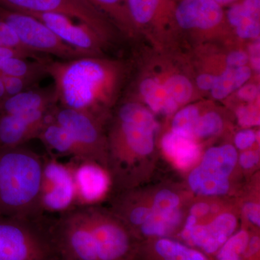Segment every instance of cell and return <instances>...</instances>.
Wrapping results in <instances>:
<instances>
[{
    "mask_svg": "<svg viewBox=\"0 0 260 260\" xmlns=\"http://www.w3.org/2000/svg\"><path fill=\"white\" fill-rule=\"evenodd\" d=\"M259 95V87L257 84L246 83L237 90V96L239 100L251 104L258 99Z\"/></svg>",
    "mask_w": 260,
    "mask_h": 260,
    "instance_id": "8d00e7d4",
    "label": "cell"
},
{
    "mask_svg": "<svg viewBox=\"0 0 260 260\" xmlns=\"http://www.w3.org/2000/svg\"><path fill=\"white\" fill-rule=\"evenodd\" d=\"M249 55V63L250 62L251 70H254L256 73L259 72V41L256 40L251 44L249 47V51H247Z\"/></svg>",
    "mask_w": 260,
    "mask_h": 260,
    "instance_id": "b9f144b4",
    "label": "cell"
},
{
    "mask_svg": "<svg viewBox=\"0 0 260 260\" xmlns=\"http://www.w3.org/2000/svg\"><path fill=\"white\" fill-rule=\"evenodd\" d=\"M110 119L108 170L116 187L128 190L136 184L141 162L153 153L158 123L146 106L129 99Z\"/></svg>",
    "mask_w": 260,
    "mask_h": 260,
    "instance_id": "7a4b0ae2",
    "label": "cell"
},
{
    "mask_svg": "<svg viewBox=\"0 0 260 260\" xmlns=\"http://www.w3.org/2000/svg\"><path fill=\"white\" fill-rule=\"evenodd\" d=\"M251 234L246 229L238 231L228 239L214 255V260L241 259L244 255Z\"/></svg>",
    "mask_w": 260,
    "mask_h": 260,
    "instance_id": "f1b7e54d",
    "label": "cell"
},
{
    "mask_svg": "<svg viewBox=\"0 0 260 260\" xmlns=\"http://www.w3.org/2000/svg\"><path fill=\"white\" fill-rule=\"evenodd\" d=\"M138 255L144 260H212L201 251L172 238L145 241L138 248Z\"/></svg>",
    "mask_w": 260,
    "mask_h": 260,
    "instance_id": "ffe728a7",
    "label": "cell"
},
{
    "mask_svg": "<svg viewBox=\"0 0 260 260\" xmlns=\"http://www.w3.org/2000/svg\"><path fill=\"white\" fill-rule=\"evenodd\" d=\"M234 260H244L242 259V258H241V259H234Z\"/></svg>",
    "mask_w": 260,
    "mask_h": 260,
    "instance_id": "bcb514c9",
    "label": "cell"
},
{
    "mask_svg": "<svg viewBox=\"0 0 260 260\" xmlns=\"http://www.w3.org/2000/svg\"><path fill=\"white\" fill-rule=\"evenodd\" d=\"M22 13L40 20L63 42L70 47L95 56H104V49L107 46L87 25L80 23H73L68 17L56 13Z\"/></svg>",
    "mask_w": 260,
    "mask_h": 260,
    "instance_id": "9a60e30c",
    "label": "cell"
},
{
    "mask_svg": "<svg viewBox=\"0 0 260 260\" xmlns=\"http://www.w3.org/2000/svg\"><path fill=\"white\" fill-rule=\"evenodd\" d=\"M37 138L42 141L51 157L80 158L79 148L73 137L68 130L51 118V114L50 119L43 126Z\"/></svg>",
    "mask_w": 260,
    "mask_h": 260,
    "instance_id": "603a6c76",
    "label": "cell"
},
{
    "mask_svg": "<svg viewBox=\"0 0 260 260\" xmlns=\"http://www.w3.org/2000/svg\"><path fill=\"white\" fill-rule=\"evenodd\" d=\"M39 203L43 214H62L74 209L75 188L73 172L68 164L54 157H43Z\"/></svg>",
    "mask_w": 260,
    "mask_h": 260,
    "instance_id": "7c38bea8",
    "label": "cell"
},
{
    "mask_svg": "<svg viewBox=\"0 0 260 260\" xmlns=\"http://www.w3.org/2000/svg\"><path fill=\"white\" fill-rule=\"evenodd\" d=\"M158 76L161 80L169 100L177 110L192 100L195 85L187 75L176 71L166 73L162 77Z\"/></svg>",
    "mask_w": 260,
    "mask_h": 260,
    "instance_id": "d4e9b609",
    "label": "cell"
},
{
    "mask_svg": "<svg viewBox=\"0 0 260 260\" xmlns=\"http://www.w3.org/2000/svg\"><path fill=\"white\" fill-rule=\"evenodd\" d=\"M4 83L6 98L26 91L36 87L42 80L34 78H19V77L2 75Z\"/></svg>",
    "mask_w": 260,
    "mask_h": 260,
    "instance_id": "d6a6232c",
    "label": "cell"
},
{
    "mask_svg": "<svg viewBox=\"0 0 260 260\" xmlns=\"http://www.w3.org/2000/svg\"><path fill=\"white\" fill-rule=\"evenodd\" d=\"M252 71L249 65L238 68H225L217 75L216 81L210 91L212 98L218 101L226 99L250 80Z\"/></svg>",
    "mask_w": 260,
    "mask_h": 260,
    "instance_id": "484cf974",
    "label": "cell"
},
{
    "mask_svg": "<svg viewBox=\"0 0 260 260\" xmlns=\"http://www.w3.org/2000/svg\"><path fill=\"white\" fill-rule=\"evenodd\" d=\"M217 75L211 73H200L195 80V86L201 92L211 91L216 81Z\"/></svg>",
    "mask_w": 260,
    "mask_h": 260,
    "instance_id": "ab89813d",
    "label": "cell"
},
{
    "mask_svg": "<svg viewBox=\"0 0 260 260\" xmlns=\"http://www.w3.org/2000/svg\"><path fill=\"white\" fill-rule=\"evenodd\" d=\"M171 28L197 37H217L229 30L225 10L213 0H174Z\"/></svg>",
    "mask_w": 260,
    "mask_h": 260,
    "instance_id": "8fae6325",
    "label": "cell"
},
{
    "mask_svg": "<svg viewBox=\"0 0 260 260\" xmlns=\"http://www.w3.org/2000/svg\"><path fill=\"white\" fill-rule=\"evenodd\" d=\"M223 128V116L216 111L202 112L195 128L194 139L200 143V140L213 138L220 135Z\"/></svg>",
    "mask_w": 260,
    "mask_h": 260,
    "instance_id": "f546056e",
    "label": "cell"
},
{
    "mask_svg": "<svg viewBox=\"0 0 260 260\" xmlns=\"http://www.w3.org/2000/svg\"><path fill=\"white\" fill-rule=\"evenodd\" d=\"M0 7L20 13H56L87 25L108 46L116 40L117 28L85 0H0Z\"/></svg>",
    "mask_w": 260,
    "mask_h": 260,
    "instance_id": "8992f818",
    "label": "cell"
},
{
    "mask_svg": "<svg viewBox=\"0 0 260 260\" xmlns=\"http://www.w3.org/2000/svg\"><path fill=\"white\" fill-rule=\"evenodd\" d=\"M126 61L104 56L47 61L58 104L85 113L106 125L129 73Z\"/></svg>",
    "mask_w": 260,
    "mask_h": 260,
    "instance_id": "6da1fadb",
    "label": "cell"
},
{
    "mask_svg": "<svg viewBox=\"0 0 260 260\" xmlns=\"http://www.w3.org/2000/svg\"><path fill=\"white\" fill-rule=\"evenodd\" d=\"M137 97L140 98L153 114L172 116L178 111L169 100L158 75H142L137 85Z\"/></svg>",
    "mask_w": 260,
    "mask_h": 260,
    "instance_id": "7402d4cb",
    "label": "cell"
},
{
    "mask_svg": "<svg viewBox=\"0 0 260 260\" xmlns=\"http://www.w3.org/2000/svg\"><path fill=\"white\" fill-rule=\"evenodd\" d=\"M260 249V239L259 235L253 234L249 239V243L242 259L244 260H259Z\"/></svg>",
    "mask_w": 260,
    "mask_h": 260,
    "instance_id": "60d3db41",
    "label": "cell"
},
{
    "mask_svg": "<svg viewBox=\"0 0 260 260\" xmlns=\"http://www.w3.org/2000/svg\"><path fill=\"white\" fill-rule=\"evenodd\" d=\"M29 60L28 58L8 57L0 59V75L42 80L48 76L47 61Z\"/></svg>",
    "mask_w": 260,
    "mask_h": 260,
    "instance_id": "4316f807",
    "label": "cell"
},
{
    "mask_svg": "<svg viewBox=\"0 0 260 260\" xmlns=\"http://www.w3.org/2000/svg\"><path fill=\"white\" fill-rule=\"evenodd\" d=\"M49 230L59 259L99 260L93 234L81 208L61 214Z\"/></svg>",
    "mask_w": 260,
    "mask_h": 260,
    "instance_id": "9c48e42d",
    "label": "cell"
},
{
    "mask_svg": "<svg viewBox=\"0 0 260 260\" xmlns=\"http://www.w3.org/2000/svg\"><path fill=\"white\" fill-rule=\"evenodd\" d=\"M243 214L249 223L259 228L260 225V206L256 202H247L242 208Z\"/></svg>",
    "mask_w": 260,
    "mask_h": 260,
    "instance_id": "f35d334b",
    "label": "cell"
},
{
    "mask_svg": "<svg viewBox=\"0 0 260 260\" xmlns=\"http://www.w3.org/2000/svg\"><path fill=\"white\" fill-rule=\"evenodd\" d=\"M0 20L10 25L29 50L60 60L95 56L65 44L47 25L30 15L0 7Z\"/></svg>",
    "mask_w": 260,
    "mask_h": 260,
    "instance_id": "ba28073f",
    "label": "cell"
},
{
    "mask_svg": "<svg viewBox=\"0 0 260 260\" xmlns=\"http://www.w3.org/2000/svg\"><path fill=\"white\" fill-rule=\"evenodd\" d=\"M227 28L243 40H259L260 0H238L225 11Z\"/></svg>",
    "mask_w": 260,
    "mask_h": 260,
    "instance_id": "ac0fdd59",
    "label": "cell"
},
{
    "mask_svg": "<svg viewBox=\"0 0 260 260\" xmlns=\"http://www.w3.org/2000/svg\"><path fill=\"white\" fill-rule=\"evenodd\" d=\"M258 133L256 130L245 128L238 132L234 137V145L238 150H249L257 141Z\"/></svg>",
    "mask_w": 260,
    "mask_h": 260,
    "instance_id": "e575fe53",
    "label": "cell"
},
{
    "mask_svg": "<svg viewBox=\"0 0 260 260\" xmlns=\"http://www.w3.org/2000/svg\"><path fill=\"white\" fill-rule=\"evenodd\" d=\"M236 116L239 125L242 127L259 126V109L253 103L238 107L236 110Z\"/></svg>",
    "mask_w": 260,
    "mask_h": 260,
    "instance_id": "836d02e7",
    "label": "cell"
},
{
    "mask_svg": "<svg viewBox=\"0 0 260 260\" xmlns=\"http://www.w3.org/2000/svg\"><path fill=\"white\" fill-rule=\"evenodd\" d=\"M6 99V92H5V85L3 83V78L0 75V102Z\"/></svg>",
    "mask_w": 260,
    "mask_h": 260,
    "instance_id": "ee69618b",
    "label": "cell"
},
{
    "mask_svg": "<svg viewBox=\"0 0 260 260\" xmlns=\"http://www.w3.org/2000/svg\"><path fill=\"white\" fill-rule=\"evenodd\" d=\"M161 148L166 156L176 167L182 170L189 169L201 157L202 149L199 142L168 132L162 136Z\"/></svg>",
    "mask_w": 260,
    "mask_h": 260,
    "instance_id": "44dd1931",
    "label": "cell"
},
{
    "mask_svg": "<svg viewBox=\"0 0 260 260\" xmlns=\"http://www.w3.org/2000/svg\"><path fill=\"white\" fill-rule=\"evenodd\" d=\"M68 164L74 179L76 208L96 206L107 196L112 181L108 169L85 158H72Z\"/></svg>",
    "mask_w": 260,
    "mask_h": 260,
    "instance_id": "5bb4252c",
    "label": "cell"
},
{
    "mask_svg": "<svg viewBox=\"0 0 260 260\" xmlns=\"http://www.w3.org/2000/svg\"><path fill=\"white\" fill-rule=\"evenodd\" d=\"M212 206L206 202H198L194 203V205L191 207L190 215H194L195 218L199 219L205 217V215H208L211 212Z\"/></svg>",
    "mask_w": 260,
    "mask_h": 260,
    "instance_id": "7bdbcfd3",
    "label": "cell"
},
{
    "mask_svg": "<svg viewBox=\"0 0 260 260\" xmlns=\"http://www.w3.org/2000/svg\"><path fill=\"white\" fill-rule=\"evenodd\" d=\"M181 200L177 192L169 189H160L152 200V209L160 213H171L181 209Z\"/></svg>",
    "mask_w": 260,
    "mask_h": 260,
    "instance_id": "1f68e13d",
    "label": "cell"
},
{
    "mask_svg": "<svg viewBox=\"0 0 260 260\" xmlns=\"http://www.w3.org/2000/svg\"><path fill=\"white\" fill-rule=\"evenodd\" d=\"M43 157L23 146H0V217L41 220Z\"/></svg>",
    "mask_w": 260,
    "mask_h": 260,
    "instance_id": "3957f363",
    "label": "cell"
},
{
    "mask_svg": "<svg viewBox=\"0 0 260 260\" xmlns=\"http://www.w3.org/2000/svg\"><path fill=\"white\" fill-rule=\"evenodd\" d=\"M54 108V107H53ZM53 108L15 115H0V146H23L37 138Z\"/></svg>",
    "mask_w": 260,
    "mask_h": 260,
    "instance_id": "2e32d148",
    "label": "cell"
},
{
    "mask_svg": "<svg viewBox=\"0 0 260 260\" xmlns=\"http://www.w3.org/2000/svg\"><path fill=\"white\" fill-rule=\"evenodd\" d=\"M225 68H238L249 64L247 51L243 49H235L230 51L225 57Z\"/></svg>",
    "mask_w": 260,
    "mask_h": 260,
    "instance_id": "d590c367",
    "label": "cell"
},
{
    "mask_svg": "<svg viewBox=\"0 0 260 260\" xmlns=\"http://www.w3.org/2000/svg\"><path fill=\"white\" fill-rule=\"evenodd\" d=\"M107 17L121 34L128 37L137 34L129 11L126 0H85Z\"/></svg>",
    "mask_w": 260,
    "mask_h": 260,
    "instance_id": "cb8c5ba5",
    "label": "cell"
},
{
    "mask_svg": "<svg viewBox=\"0 0 260 260\" xmlns=\"http://www.w3.org/2000/svg\"><path fill=\"white\" fill-rule=\"evenodd\" d=\"M0 47L9 48L21 53L25 57L35 60H44L50 56L38 54L29 50L22 43L18 36L10 25L0 20Z\"/></svg>",
    "mask_w": 260,
    "mask_h": 260,
    "instance_id": "4dcf8cb0",
    "label": "cell"
},
{
    "mask_svg": "<svg viewBox=\"0 0 260 260\" xmlns=\"http://www.w3.org/2000/svg\"><path fill=\"white\" fill-rule=\"evenodd\" d=\"M58 104L57 95L54 84L40 88L38 86L0 102V115H15L51 109Z\"/></svg>",
    "mask_w": 260,
    "mask_h": 260,
    "instance_id": "d6986e66",
    "label": "cell"
},
{
    "mask_svg": "<svg viewBox=\"0 0 260 260\" xmlns=\"http://www.w3.org/2000/svg\"><path fill=\"white\" fill-rule=\"evenodd\" d=\"M137 32L161 31L171 28L174 0H126Z\"/></svg>",
    "mask_w": 260,
    "mask_h": 260,
    "instance_id": "e0dca14e",
    "label": "cell"
},
{
    "mask_svg": "<svg viewBox=\"0 0 260 260\" xmlns=\"http://www.w3.org/2000/svg\"><path fill=\"white\" fill-rule=\"evenodd\" d=\"M259 153L256 150H244L238 155V162L245 170H250L259 164Z\"/></svg>",
    "mask_w": 260,
    "mask_h": 260,
    "instance_id": "74e56055",
    "label": "cell"
},
{
    "mask_svg": "<svg viewBox=\"0 0 260 260\" xmlns=\"http://www.w3.org/2000/svg\"><path fill=\"white\" fill-rule=\"evenodd\" d=\"M238 223L237 217L230 212L218 214L206 223H198V219L189 214L179 231L180 242L213 256L236 232Z\"/></svg>",
    "mask_w": 260,
    "mask_h": 260,
    "instance_id": "4fadbf2b",
    "label": "cell"
},
{
    "mask_svg": "<svg viewBox=\"0 0 260 260\" xmlns=\"http://www.w3.org/2000/svg\"><path fill=\"white\" fill-rule=\"evenodd\" d=\"M238 152L234 145L225 144L208 148L200 164L188 176V184L194 194L220 197L229 193L230 177L237 167Z\"/></svg>",
    "mask_w": 260,
    "mask_h": 260,
    "instance_id": "52a82bcc",
    "label": "cell"
},
{
    "mask_svg": "<svg viewBox=\"0 0 260 260\" xmlns=\"http://www.w3.org/2000/svg\"><path fill=\"white\" fill-rule=\"evenodd\" d=\"M202 112L198 104H187L180 108L173 115L170 131L195 140L194 130Z\"/></svg>",
    "mask_w": 260,
    "mask_h": 260,
    "instance_id": "83f0119b",
    "label": "cell"
},
{
    "mask_svg": "<svg viewBox=\"0 0 260 260\" xmlns=\"http://www.w3.org/2000/svg\"><path fill=\"white\" fill-rule=\"evenodd\" d=\"M51 118L69 132L78 145L80 158L93 160L108 169L107 137L102 123L85 113L56 104Z\"/></svg>",
    "mask_w": 260,
    "mask_h": 260,
    "instance_id": "30bf717a",
    "label": "cell"
},
{
    "mask_svg": "<svg viewBox=\"0 0 260 260\" xmlns=\"http://www.w3.org/2000/svg\"><path fill=\"white\" fill-rule=\"evenodd\" d=\"M96 246L99 260H135L140 244L125 224L97 206L80 208Z\"/></svg>",
    "mask_w": 260,
    "mask_h": 260,
    "instance_id": "5b68a950",
    "label": "cell"
},
{
    "mask_svg": "<svg viewBox=\"0 0 260 260\" xmlns=\"http://www.w3.org/2000/svg\"><path fill=\"white\" fill-rule=\"evenodd\" d=\"M0 260H59L41 220L0 217Z\"/></svg>",
    "mask_w": 260,
    "mask_h": 260,
    "instance_id": "277c9868",
    "label": "cell"
},
{
    "mask_svg": "<svg viewBox=\"0 0 260 260\" xmlns=\"http://www.w3.org/2000/svg\"><path fill=\"white\" fill-rule=\"evenodd\" d=\"M59 260H60V259H59Z\"/></svg>",
    "mask_w": 260,
    "mask_h": 260,
    "instance_id": "7dc6e473",
    "label": "cell"
},
{
    "mask_svg": "<svg viewBox=\"0 0 260 260\" xmlns=\"http://www.w3.org/2000/svg\"><path fill=\"white\" fill-rule=\"evenodd\" d=\"M215 3L221 5L222 7L225 6V5H231L234 4V3L238 1V0H213Z\"/></svg>",
    "mask_w": 260,
    "mask_h": 260,
    "instance_id": "f6af8a7d",
    "label": "cell"
}]
</instances>
